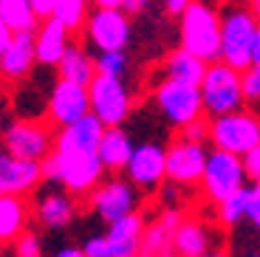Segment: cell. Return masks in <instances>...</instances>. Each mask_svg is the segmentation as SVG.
<instances>
[{
  "label": "cell",
  "mask_w": 260,
  "mask_h": 257,
  "mask_svg": "<svg viewBox=\"0 0 260 257\" xmlns=\"http://www.w3.org/2000/svg\"><path fill=\"white\" fill-rule=\"evenodd\" d=\"M46 113L51 116V122L57 124V127H65V124L82 119L85 113H91V108H88V85L57 79L51 93H48Z\"/></svg>",
  "instance_id": "cell-14"
},
{
  "label": "cell",
  "mask_w": 260,
  "mask_h": 257,
  "mask_svg": "<svg viewBox=\"0 0 260 257\" xmlns=\"http://www.w3.org/2000/svg\"><path fill=\"white\" fill-rule=\"evenodd\" d=\"M246 198H249V186H241L223 201H218V220L223 226H238L241 220H246Z\"/></svg>",
  "instance_id": "cell-29"
},
{
  "label": "cell",
  "mask_w": 260,
  "mask_h": 257,
  "mask_svg": "<svg viewBox=\"0 0 260 257\" xmlns=\"http://www.w3.org/2000/svg\"><path fill=\"white\" fill-rule=\"evenodd\" d=\"M218 20H221V62H226L235 71L249 68L254 31H257L254 14L243 6H232L223 14H218Z\"/></svg>",
  "instance_id": "cell-4"
},
{
  "label": "cell",
  "mask_w": 260,
  "mask_h": 257,
  "mask_svg": "<svg viewBox=\"0 0 260 257\" xmlns=\"http://www.w3.org/2000/svg\"><path fill=\"white\" fill-rule=\"evenodd\" d=\"M181 218H184V212L178 206H164L161 212L156 215V220L144 223L136 257H178L176 246H173V232L181 223Z\"/></svg>",
  "instance_id": "cell-15"
},
{
  "label": "cell",
  "mask_w": 260,
  "mask_h": 257,
  "mask_svg": "<svg viewBox=\"0 0 260 257\" xmlns=\"http://www.w3.org/2000/svg\"><path fill=\"white\" fill-rule=\"evenodd\" d=\"M209 139H212L215 150L243 155L254 144H260V116L249 113L243 108L223 113V116H215L209 122Z\"/></svg>",
  "instance_id": "cell-6"
},
{
  "label": "cell",
  "mask_w": 260,
  "mask_h": 257,
  "mask_svg": "<svg viewBox=\"0 0 260 257\" xmlns=\"http://www.w3.org/2000/svg\"><path fill=\"white\" fill-rule=\"evenodd\" d=\"M189 0H164V9H167V14H173V17H178V14L184 12V6H187Z\"/></svg>",
  "instance_id": "cell-38"
},
{
  "label": "cell",
  "mask_w": 260,
  "mask_h": 257,
  "mask_svg": "<svg viewBox=\"0 0 260 257\" xmlns=\"http://www.w3.org/2000/svg\"><path fill=\"white\" fill-rule=\"evenodd\" d=\"M43 181V167L40 161L17 158L0 147V192L9 195H26Z\"/></svg>",
  "instance_id": "cell-16"
},
{
  "label": "cell",
  "mask_w": 260,
  "mask_h": 257,
  "mask_svg": "<svg viewBox=\"0 0 260 257\" xmlns=\"http://www.w3.org/2000/svg\"><path fill=\"white\" fill-rule=\"evenodd\" d=\"M3 124H6V105L0 102V133H3Z\"/></svg>",
  "instance_id": "cell-44"
},
{
  "label": "cell",
  "mask_w": 260,
  "mask_h": 257,
  "mask_svg": "<svg viewBox=\"0 0 260 257\" xmlns=\"http://www.w3.org/2000/svg\"><path fill=\"white\" fill-rule=\"evenodd\" d=\"M249 257H260V251H254V254H249Z\"/></svg>",
  "instance_id": "cell-46"
},
{
  "label": "cell",
  "mask_w": 260,
  "mask_h": 257,
  "mask_svg": "<svg viewBox=\"0 0 260 257\" xmlns=\"http://www.w3.org/2000/svg\"><path fill=\"white\" fill-rule=\"evenodd\" d=\"M12 243H14V254L17 257H40L43 254V243H40V238L31 229H23Z\"/></svg>",
  "instance_id": "cell-32"
},
{
  "label": "cell",
  "mask_w": 260,
  "mask_h": 257,
  "mask_svg": "<svg viewBox=\"0 0 260 257\" xmlns=\"http://www.w3.org/2000/svg\"><path fill=\"white\" fill-rule=\"evenodd\" d=\"M85 34L96 51H124L130 43V14L96 6L85 17Z\"/></svg>",
  "instance_id": "cell-9"
},
{
  "label": "cell",
  "mask_w": 260,
  "mask_h": 257,
  "mask_svg": "<svg viewBox=\"0 0 260 257\" xmlns=\"http://www.w3.org/2000/svg\"><path fill=\"white\" fill-rule=\"evenodd\" d=\"M204 257H226L223 251H209V254H204Z\"/></svg>",
  "instance_id": "cell-45"
},
{
  "label": "cell",
  "mask_w": 260,
  "mask_h": 257,
  "mask_svg": "<svg viewBox=\"0 0 260 257\" xmlns=\"http://www.w3.org/2000/svg\"><path fill=\"white\" fill-rule=\"evenodd\" d=\"M40 167H43V178L59 184L74 198L91 195V189L102 181V173H105L96 150H88V153L51 150L46 158L40 161Z\"/></svg>",
  "instance_id": "cell-1"
},
{
  "label": "cell",
  "mask_w": 260,
  "mask_h": 257,
  "mask_svg": "<svg viewBox=\"0 0 260 257\" xmlns=\"http://www.w3.org/2000/svg\"><path fill=\"white\" fill-rule=\"evenodd\" d=\"M88 198H91L93 212H96L105 223H111V220L139 209V189L130 184V181H122V178L99 181L91 189Z\"/></svg>",
  "instance_id": "cell-12"
},
{
  "label": "cell",
  "mask_w": 260,
  "mask_h": 257,
  "mask_svg": "<svg viewBox=\"0 0 260 257\" xmlns=\"http://www.w3.org/2000/svg\"><path fill=\"white\" fill-rule=\"evenodd\" d=\"M88 108L102 122V127H122L133 108L127 85L119 77L93 74V79L88 82Z\"/></svg>",
  "instance_id": "cell-5"
},
{
  "label": "cell",
  "mask_w": 260,
  "mask_h": 257,
  "mask_svg": "<svg viewBox=\"0 0 260 257\" xmlns=\"http://www.w3.org/2000/svg\"><path fill=\"white\" fill-rule=\"evenodd\" d=\"M204 161H207L204 144L176 139L170 147H164V178L176 186H192L201 181Z\"/></svg>",
  "instance_id": "cell-11"
},
{
  "label": "cell",
  "mask_w": 260,
  "mask_h": 257,
  "mask_svg": "<svg viewBox=\"0 0 260 257\" xmlns=\"http://www.w3.org/2000/svg\"><path fill=\"white\" fill-rule=\"evenodd\" d=\"M181 17V48L195 54L204 62L221 59V20L209 3L204 0H189Z\"/></svg>",
  "instance_id": "cell-2"
},
{
  "label": "cell",
  "mask_w": 260,
  "mask_h": 257,
  "mask_svg": "<svg viewBox=\"0 0 260 257\" xmlns=\"http://www.w3.org/2000/svg\"><path fill=\"white\" fill-rule=\"evenodd\" d=\"M34 62V31H14L0 54V79L20 82L31 74Z\"/></svg>",
  "instance_id": "cell-18"
},
{
  "label": "cell",
  "mask_w": 260,
  "mask_h": 257,
  "mask_svg": "<svg viewBox=\"0 0 260 257\" xmlns=\"http://www.w3.org/2000/svg\"><path fill=\"white\" fill-rule=\"evenodd\" d=\"M246 181V173H243L241 155H232L226 150H212L207 153V161H204V173L198 184L204 186L209 201H223L226 195H232L235 189H241Z\"/></svg>",
  "instance_id": "cell-8"
},
{
  "label": "cell",
  "mask_w": 260,
  "mask_h": 257,
  "mask_svg": "<svg viewBox=\"0 0 260 257\" xmlns=\"http://www.w3.org/2000/svg\"><path fill=\"white\" fill-rule=\"evenodd\" d=\"M164 71H167V79H178V82H187V85H198L207 71V62L198 59L195 54L184 51V48H176V51L167 57L164 62Z\"/></svg>",
  "instance_id": "cell-26"
},
{
  "label": "cell",
  "mask_w": 260,
  "mask_h": 257,
  "mask_svg": "<svg viewBox=\"0 0 260 257\" xmlns=\"http://www.w3.org/2000/svg\"><path fill=\"white\" fill-rule=\"evenodd\" d=\"M0 257H3V254H0Z\"/></svg>",
  "instance_id": "cell-47"
},
{
  "label": "cell",
  "mask_w": 260,
  "mask_h": 257,
  "mask_svg": "<svg viewBox=\"0 0 260 257\" xmlns=\"http://www.w3.org/2000/svg\"><path fill=\"white\" fill-rule=\"evenodd\" d=\"M252 65H260V26L254 31V43H252Z\"/></svg>",
  "instance_id": "cell-41"
},
{
  "label": "cell",
  "mask_w": 260,
  "mask_h": 257,
  "mask_svg": "<svg viewBox=\"0 0 260 257\" xmlns=\"http://www.w3.org/2000/svg\"><path fill=\"white\" fill-rule=\"evenodd\" d=\"M243 102H260V65H249L241 71Z\"/></svg>",
  "instance_id": "cell-31"
},
{
  "label": "cell",
  "mask_w": 260,
  "mask_h": 257,
  "mask_svg": "<svg viewBox=\"0 0 260 257\" xmlns=\"http://www.w3.org/2000/svg\"><path fill=\"white\" fill-rule=\"evenodd\" d=\"M28 223V204L23 195L0 192V246L12 243Z\"/></svg>",
  "instance_id": "cell-24"
},
{
  "label": "cell",
  "mask_w": 260,
  "mask_h": 257,
  "mask_svg": "<svg viewBox=\"0 0 260 257\" xmlns=\"http://www.w3.org/2000/svg\"><path fill=\"white\" fill-rule=\"evenodd\" d=\"M130 153H133V142H130V136L122 127H105L102 130L99 144H96V155L102 161V170H108V173L124 170Z\"/></svg>",
  "instance_id": "cell-23"
},
{
  "label": "cell",
  "mask_w": 260,
  "mask_h": 257,
  "mask_svg": "<svg viewBox=\"0 0 260 257\" xmlns=\"http://www.w3.org/2000/svg\"><path fill=\"white\" fill-rule=\"evenodd\" d=\"M153 99H156L158 113L170 124H176V127H187L189 122L204 116L198 85H187V82H178V79H164L161 85H156Z\"/></svg>",
  "instance_id": "cell-7"
},
{
  "label": "cell",
  "mask_w": 260,
  "mask_h": 257,
  "mask_svg": "<svg viewBox=\"0 0 260 257\" xmlns=\"http://www.w3.org/2000/svg\"><path fill=\"white\" fill-rule=\"evenodd\" d=\"M54 147V133L37 119H17L3 127V150L17 158L43 161Z\"/></svg>",
  "instance_id": "cell-10"
},
{
  "label": "cell",
  "mask_w": 260,
  "mask_h": 257,
  "mask_svg": "<svg viewBox=\"0 0 260 257\" xmlns=\"http://www.w3.org/2000/svg\"><path fill=\"white\" fill-rule=\"evenodd\" d=\"M12 28L6 26V23H3V17H0V54H3V48H6L9 45V40H12Z\"/></svg>",
  "instance_id": "cell-40"
},
{
  "label": "cell",
  "mask_w": 260,
  "mask_h": 257,
  "mask_svg": "<svg viewBox=\"0 0 260 257\" xmlns=\"http://www.w3.org/2000/svg\"><path fill=\"white\" fill-rule=\"evenodd\" d=\"M127 3L130 0H93V6H99V9H122V12Z\"/></svg>",
  "instance_id": "cell-39"
},
{
  "label": "cell",
  "mask_w": 260,
  "mask_h": 257,
  "mask_svg": "<svg viewBox=\"0 0 260 257\" xmlns=\"http://www.w3.org/2000/svg\"><path fill=\"white\" fill-rule=\"evenodd\" d=\"M54 257H82V251H79L77 246H62Z\"/></svg>",
  "instance_id": "cell-42"
},
{
  "label": "cell",
  "mask_w": 260,
  "mask_h": 257,
  "mask_svg": "<svg viewBox=\"0 0 260 257\" xmlns=\"http://www.w3.org/2000/svg\"><path fill=\"white\" fill-rule=\"evenodd\" d=\"M34 218L46 229H65L77 218V201H74V195L65 192L62 186L59 189H46L34 201Z\"/></svg>",
  "instance_id": "cell-19"
},
{
  "label": "cell",
  "mask_w": 260,
  "mask_h": 257,
  "mask_svg": "<svg viewBox=\"0 0 260 257\" xmlns=\"http://www.w3.org/2000/svg\"><path fill=\"white\" fill-rule=\"evenodd\" d=\"M102 122L93 113H85L82 119L59 127V133L54 136V147L51 150H71V153H88L96 150L99 136H102Z\"/></svg>",
  "instance_id": "cell-20"
},
{
  "label": "cell",
  "mask_w": 260,
  "mask_h": 257,
  "mask_svg": "<svg viewBox=\"0 0 260 257\" xmlns=\"http://www.w3.org/2000/svg\"><path fill=\"white\" fill-rule=\"evenodd\" d=\"M241 164H243V173H246V178L260 181V144H254L252 150H246V153L241 155Z\"/></svg>",
  "instance_id": "cell-35"
},
{
  "label": "cell",
  "mask_w": 260,
  "mask_h": 257,
  "mask_svg": "<svg viewBox=\"0 0 260 257\" xmlns=\"http://www.w3.org/2000/svg\"><path fill=\"white\" fill-rule=\"evenodd\" d=\"M28 3H31L37 20H46V17H51V9H54V3H57V0H28Z\"/></svg>",
  "instance_id": "cell-37"
},
{
  "label": "cell",
  "mask_w": 260,
  "mask_h": 257,
  "mask_svg": "<svg viewBox=\"0 0 260 257\" xmlns=\"http://www.w3.org/2000/svg\"><path fill=\"white\" fill-rule=\"evenodd\" d=\"M173 246L178 257H204L215 251L218 246V232L207 220L198 218H181V223L173 232Z\"/></svg>",
  "instance_id": "cell-17"
},
{
  "label": "cell",
  "mask_w": 260,
  "mask_h": 257,
  "mask_svg": "<svg viewBox=\"0 0 260 257\" xmlns=\"http://www.w3.org/2000/svg\"><path fill=\"white\" fill-rule=\"evenodd\" d=\"M93 68H96V74L122 79L124 71H127V54L124 51H99V57L93 59Z\"/></svg>",
  "instance_id": "cell-30"
},
{
  "label": "cell",
  "mask_w": 260,
  "mask_h": 257,
  "mask_svg": "<svg viewBox=\"0 0 260 257\" xmlns=\"http://www.w3.org/2000/svg\"><path fill=\"white\" fill-rule=\"evenodd\" d=\"M198 93H201V108L207 116H223L232 110L243 108V90H241V71L229 68L226 62L215 59L207 62L201 82H198Z\"/></svg>",
  "instance_id": "cell-3"
},
{
  "label": "cell",
  "mask_w": 260,
  "mask_h": 257,
  "mask_svg": "<svg viewBox=\"0 0 260 257\" xmlns=\"http://www.w3.org/2000/svg\"><path fill=\"white\" fill-rule=\"evenodd\" d=\"M249 12L254 14V20H257V26H260V0H252V9Z\"/></svg>",
  "instance_id": "cell-43"
},
{
  "label": "cell",
  "mask_w": 260,
  "mask_h": 257,
  "mask_svg": "<svg viewBox=\"0 0 260 257\" xmlns=\"http://www.w3.org/2000/svg\"><path fill=\"white\" fill-rule=\"evenodd\" d=\"M142 232H144V218L139 212L122 215V218L108 223V246H111L113 257H136L139 243H142Z\"/></svg>",
  "instance_id": "cell-21"
},
{
  "label": "cell",
  "mask_w": 260,
  "mask_h": 257,
  "mask_svg": "<svg viewBox=\"0 0 260 257\" xmlns=\"http://www.w3.org/2000/svg\"><path fill=\"white\" fill-rule=\"evenodd\" d=\"M127 181L136 186L139 192H153L164 184V147L156 142H144L139 147H133L127 164Z\"/></svg>",
  "instance_id": "cell-13"
},
{
  "label": "cell",
  "mask_w": 260,
  "mask_h": 257,
  "mask_svg": "<svg viewBox=\"0 0 260 257\" xmlns=\"http://www.w3.org/2000/svg\"><path fill=\"white\" fill-rule=\"evenodd\" d=\"M246 220L260 232V181H254L249 186V198H246Z\"/></svg>",
  "instance_id": "cell-33"
},
{
  "label": "cell",
  "mask_w": 260,
  "mask_h": 257,
  "mask_svg": "<svg viewBox=\"0 0 260 257\" xmlns=\"http://www.w3.org/2000/svg\"><path fill=\"white\" fill-rule=\"evenodd\" d=\"M54 68L59 71V79H68V82H77V85H88L96 74L93 57L77 43H68V48L62 51V57Z\"/></svg>",
  "instance_id": "cell-25"
},
{
  "label": "cell",
  "mask_w": 260,
  "mask_h": 257,
  "mask_svg": "<svg viewBox=\"0 0 260 257\" xmlns=\"http://www.w3.org/2000/svg\"><path fill=\"white\" fill-rule=\"evenodd\" d=\"M68 28L62 26V23H57L54 17H46L43 23L37 26V31H34V59H37L40 65H57L59 57H62V51L68 48Z\"/></svg>",
  "instance_id": "cell-22"
},
{
  "label": "cell",
  "mask_w": 260,
  "mask_h": 257,
  "mask_svg": "<svg viewBox=\"0 0 260 257\" xmlns=\"http://www.w3.org/2000/svg\"><path fill=\"white\" fill-rule=\"evenodd\" d=\"M51 17L57 23H62L68 31H77L85 26V17H88V0H57L51 9Z\"/></svg>",
  "instance_id": "cell-28"
},
{
  "label": "cell",
  "mask_w": 260,
  "mask_h": 257,
  "mask_svg": "<svg viewBox=\"0 0 260 257\" xmlns=\"http://www.w3.org/2000/svg\"><path fill=\"white\" fill-rule=\"evenodd\" d=\"M181 130H184V139L198 142V144H204V139L209 136V124L204 122V116H201V119H195V122H189L187 127H181Z\"/></svg>",
  "instance_id": "cell-36"
},
{
  "label": "cell",
  "mask_w": 260,
  "mask_h": 257,
  "mask_svg": "<svg viewBox=\"0 0 260 257\" xmlns=\"http://www.w3.org/2000/svg\"><path fill=\"white\" fill-rule=\"evenodd\" d=\"M82 257H113L111 246H108V240H105V235H93V238H88L82 243Z\"/></svg>",
  "instance_id": "cell-34"
},
{
  "label": "cell",
  "mask_w": 260,
  "mask_h": 257,
  "mask_svg": "<svg viewBox=\"0 0 260 257\" xmlns=\"http://www.w3.org/2000/svg\"><path fill=\"white\" fill-rule=\"evenodd\" d=\"M0 17L12 31H34L40 23L28 0H0Z\"/></svg>",
  "instance_id": "cell-27"
}]
</instances>
